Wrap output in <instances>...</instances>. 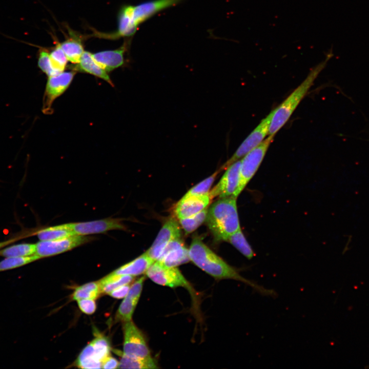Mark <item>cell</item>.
Returning <instances> with one entry per match:
<instances>
[{
    "mask_svg": "<svg viewBox=\"0 0 369 369\" xmlns=\"http://www.w3.org/2000/svg\"><path fill=\"white\" fill-rule=\"evenodd\" d=\"M190 260L196 266L217 279H233L250 286L259 294L276 297L273 290L266 289L251 280L241 276L239 271L230 265L209 248L199 237H195L188 250Z\"/></svg>",
    "mask_w": 369,
    "mask_h": 369,
    "instance_id": "cell-1",
    "label": "cell"
},
{
    "mask_svg": "<svg viewBox=\"0 0 369 369\" xmlns=\"http://www.w3.org/2000/svg\"><path fill=\"white\" fill-rule=\"evenodd\" d=\"M236 199L234 196L219 198L208 211L207 223L216 241H227L231 235L241 229Z\"/></svg>",
    "mask_w": 369,
    "mask_h": 369,
    "instance_id": "cell-2",
    "label": "cell"
},
{
    "mask_svg": "<svg viewBox=\"0 0 369 369\" xmlns=\"http://www.w3.org/2000/svg\"><path fill=\"white\" fill-rule=\"evenodd\" d=\"M332 55L331 49L330 53L327 54L326 58L313 68L304 80L275 109L270 126L269 135H275L288 121Z\"/></svg>",
    "mask_w": 369,
    "mask_h": 369,
    "instance_id": "cell-3",
    "label": "cell"
},
{
    "mask_svg": "<svg viewBox=\"0 0 369 369\" xmlns=\"http://www.w3.org/2000/svg\"><path fill=\"white\" fill-rule=\"evenodd\" d=\"M274 135H269L263 141L240 160L239 179L234 197L237 198L260 166L265 155L274 140Z\"/></svg>",
    "mask_w": 369,
    "mask_h": 369,
    "instance_id": "cell-4",
    "label": "cell"
},
{
    "mask_svg": "<svg viewBox=\"0 0 369 369\" xmlns=\"http://www.w3.org/2000/svg\"><path fill=\"white\" fill-rule=\"evenodd\" d=\"M274 111L275 109L261 120L259 125L241 144L231 157L221 166L219 169L220 171L225 170L231 165L242 158L260 144L266 135H269L270 126Z\"/></svg>",
    "mask_w": 369,
    "mask_h": 369,
    "instance_id": "cell-5",
    "label": "cell"
},
{
    "mask_svg": "<svg viewBox=\"0 0 369 369\" xmlns=\"http://www.w3.org/2000/svg\"><path fill=\"white\" fill-rule=\"evenodd\" d=\"M94 237L74 235L53 240H40L36 243L35 254L40 258L59 254L89 242Z\"/></svg>",
    "mask_w": 369,
    "mask_h": 369,
    "instance_id": "cell-6",
    "label": "cell"
},
{
    "mask_svg": "<svg viewBox=\"0 0 369 369\" xmlns=\"http://www.w3.org/2000/svg\"><path fill=\"white\" fill-rule=\"evenodd\" d=\"M123 353L134 358L151 357L150 351L141 332L132 320L124 322Z\"/></svg>",
    "mask_w": 369,
    "mask_h": 369,
    "instance_id": "cell-7",
    "label": "cell"
},
{
    "mask_svg": "<svg viewBox=\"0 0 369 369\" xmlns=\"http://www.w3.org/2000/svg\"><path fill=\"white\" fill-rule=\"evenodd\" d=\"M145 274L152 281L159 285L170 288L182 286L191 290L189 283L176 267L168 268L155 261Z\"/></svg>",
    "mask_w": 369,
    "mask_h": 369,
    "instance_id": "cell-8",
    "label": "cell"
},
{
    "mask_svg": "<svg viewBox=\"0 0 369 369\" xmlns=\"http://www.w3.org/2000/svg\"><path fill=\"white\" fill-rule=\"evenodd\" d=\"M75 74L74 71H67L49 77L43 99L42 110L44 113L50 114L52 112L53 101L67 89Z\"/></svg>",
    "mask_w": 369,
    "mask_h": 369,
    "instance_id": "cell-9",
    "label": "cell"
},
{
    "mask_svg": "<svg viewBox=\"0 0 369 369\" xmlns=\"http://www.w3.org/2000/svg\"><path fill=\"white\" fill-rule=\"evenodd\" d=\"M124 219L119 218H107L93 221L71 223L75 234L84 236L104 233L114 230H126Z\"/></svg>",
    "mask_w": 369,
    "mask_h": 369,
    "instance_id": "cell-10",
    "label": "cell"
},
{
    "mask_svg": "<svg viewBox=\"0 0 369 369\" xmlns=\"http://www.w3.org/2000/svg\"><path fill=\"white\" fill-rule=\"evenodd\" d=\"M180 236L178 223L174 218H170L164 223L151 247L146 252L154 261H157L168 243L180 238Z\"/></svg>",
    "mask_w": 369,
    "mask_h": 369,
    "instance_id": "cell-11",
    "label": "cell"
},
{
    "mask_svg": "<svg viewBox=\"0 0 369 369\" xmlns=\"http://www.w3.org/2000/svg\"><path fill=\"white\" fill-rule=\"evenodd\" d=\"M240 165V160H238L225 169L218 183L209 192L212 199L234 196L239 183Z\"/></svg>",
    "mask_w": 369,
    "mask_h": 369,
    "instance_id": "cell-12",
    "label": "cell"
},
{
    "mask_svg": "<svg viewBox=\"0 0 369 369\" xmlns=\"http://www.w3.org/2000/svg\"><path fill=\"white\" fill-rule=\"evenodd\" d=\"M190 260L188 250L179 238L168 243L157 261L165 266L173 268Z\"/></svg>",
    "mask_w": 369,
    "mask_h": 369,
    "instance_id": "cell-13",
    "label": "cell"
},
{
    "mask_svg": "<svg viewBox=\"0 0 369 369\" xmlns=\"http://www.w3.org/2000/svg\"><path fill=\"white\" fill-rule=\"evenodd\" d=\"M212 199L209 193L198 195H184L176 205V216L179 219L197 214L207 208Z\"/></svg>",
    "mask_w": 369,
    "mask_h": 369,
    "instance_id": "cell-14",
    "label": "cell"
},
{
    "mask_svg": "<svg viewBox=\"0 0 369 369\" xmlns=\"http://www.w3.org/2000/svg\"><path fill=\"white\" fill-rule=\"evenodd\" d=\"M145 277H141L130 286L129 292L120 304L116 319L124 322L130 321L142 292Z\"/></svg>",
    "mask_w": 369,
    "mask_h": 369,
    "instance_id": "cell-15",
    "label": "cell"
},
{
    "mask_svg": "<svg viewBox=\"0 0 369 369\" xmlns=\"http://www.w3.org/2000/svg\"><path fill=\"white\" fill-rule=\"evenodd\" d=\"M181 0H152L133 6V17L138 26L157 13L179 3Z\"/></svg>",
    "mask_w": 369,
    "mask_h": 369,
    "instance_id": "cell-16",
    "label": "cell"
},
{
    "mask_svg": "<svg viewBox=\"0 0 369 369\" xmlns=\"http://www.w3.org/2000/svg\"><path fill=\"white\" fill-rule=\"evenodd\" d=\"M125 45L117 49L106 50L92 54L98 64L106 71H112L124 64Z\"/></svg>",
    "mask_w": 369,
    "mask_h": 369,
    "instance_id": "cell-17",
    "label": "cell"
},
{
    "mask_svg": "<svg viewBox=\"0 0 369 369\" xmlns=\"http://www.w3.org/2000/svg\"><path fill=\"white\" fill-rule=\"evenodd\" d=\"M155 262L146 252L132 261L121 266L112 273L119 275L138 276L145 273L149 266Z\"/></svg>",
    "mask_w": 369,
    "mask_h": 369,
    "instance_id": "cell-18",
    "label": "cell"
},
{
    "mask_svg": "<svg viewBox=\"0 0 369 369\" xmlns=\"http://www.w3.org/2000/svg\"><path fill=\"white\" fill-rule=\"evenodd\" d=\"M76 69L99 77L113 86L107 72L98 64L94 59L92 54L88 51L84 52Z\"/></svg>",
    "mask_w": 369,
    "mask_h": 369,
    "instance_id": "cell-19",
    "label": "cell"
},
{
    "mask_svg": "<svg viewBox=\"0 0 369 369\" xmlns=\"http://www.w3.org/2000/svg\"><path fill=\"white\" fill-rule=\"evenodd\" d=\"M133 6L126 5L120 10L118 16V30L116 36H131L136 32L137 26L133 17Z\"/></svg>",
    "mask_w": 369,
    "mask_h": 369,
    "instance_id": "cell-20",
    "label": "cell"
},
{
    "mask_svg": "<svg viewBox=\"0 0 369 369\" xmlns=\"http://www.w3.org/2000/svg\"><path fill=\"white\" fill-rule=\"evenodd\" d=\"M70 34L71 36L60 46L68 60L73 64H78L84 52L81 39L74 34Z\"/></svg>",
    "mask_w": 369,
    "mask_h": 369,
    "instance_id": "cell-21",
    "label": "cell"
},
{
    "mask_svg": "<svg viewBox=\"0 0 369 369\" xmlns=\"http://www.w3.org/2000/svg\"><path fill=\"white\" fill-rule=\"evenodd\" d=\"M36 234L42 241L53 240L76 235L72 229L71 223L45 228L38 230Z\"/></svg>",
    "mask_w": 369,
    "mask_h": 369,
    "instance_id": "cell-22",
    "label": "cell"
},
{
    "mask_svg": "<svg viewBox=\"0 0 369 369\" xmlns=\"http://www.w3.org/2000/svg\"><path fill=\"white\" fill-rule=\"evenodd\" d=\"M121 357L119 362V368L152 369L157 368L156 361L152 357L146 358H134L128 356L119 351H114Z\"/></svg>",
    "mask_w": 369,
    "mask_h": 369,
    "instance_id": "cell-23",
    "label": "cell"
},
{
    "mask_svg": "<svg viewBox=\"0 0 369 369\" xmlns=\"http://www.w3.org/2000/svg\"><path fill=\"white\" fill-rule=\"evenodd\" d=\"M134 276L126 275L108 274L98 281L100 293L109 294L114 289L125 284H130Z\"/></svg>",
    "mask_w": 369,
    "mask_h": 369,
    "instance_id": "cell-24",
    "label": "cell"
},
{
    "mask_svg": "<svg viewBox=\"0 0 369 369\" xmlns=\"http://www.w3.org/2000/svg\"><path fill=\"white\" fill-rule=\"evenodd\" d=\"M75 364L81 368H101V362L96 358L91 342L81 352Z\"/></svg>",
    "mask_w": 369,
    "mask_h": 369,
    "instance_id": "cell-25",
    "label": "cell"
},
{
    "mask_svg": "<svg viewBox=\"0 0 369 369\" xmlns=\"http://www.w3.org/2000/svg\"><path fill=\"white\" fill-rule=\"evenodd\" d=\"M36 244L19 243L0 250V256L5 257H23L35 254Z\"/></svg>",
    "mask_w": 369,
    "mask_h": 369,
    "instance_id": "cell-26",
    "label": "cell"
},
{
    "mask_svg": "<svg viewBox=\"0 0 369 369\" xmlns=\"http://www.w3.org/2000/svg\"><path fill=\"white\" fill-rule=\"evenodd\" d=\"M227 241L248 259H252L255 256V253L246 240L241 229L231 235Z\"/></svg>",
    "mask_w": 369,
    "mask_h": 369,
    "instance_id": "cell-27",
    "label": "cell"
},
{
    "mask_svg": "<svg viewBox=\"0 0 369 369\" xmlns=\"http://www.w3.org/2000/svg\"><path fill=\"white\" fill-rule=\"evenodd\" d=\"M100 294L98 281L84 284L75 288L72 295L73 300L96 299Z\"/></svg>",
    "mask_w": 369,
    "mask_h": 369,
    "instance_id": "cell-28",
    "label": "cell"
},
{
    "mask_svg": "<svg viewBox=\"0 0 369 369\" xmlns=\"http://www.w3.org/2000/svg\"><path fill=\"white\" fill-rule=\"evenodd\" d=\"M39 259L35 254L28 256L6 257L0 261V272L18 268Z\"/></svg>",
    "mask_w": 369,
    "mask_h": 369,
    "instance_id": "cell-29",
    "label": "cell"
},
{
    "mask_svg": "<svg viewBox=\"0 0 369 369\" xmlns=\"http://www.w3.org/2000/svg\"><path fill=\"white\" fill-rule=\"evenodd\" d=\"M207 208L189 217L179 219V222L186 234H190L198 228L206 219Z\"/></svg>",
    "mask_w": 369,
    "mask_h": 369,
    "instance_id": "cell-30",
    "label": "cell"
},
{
    "mask_svg": "<svg viewBox=\"0 0 369 369\" xmlns=\"http://www.w3.org/2000/svg\"><path fill=\"white\" fill-rule=\"evenodd\" d=\"M52 68L56 74L64 72L66 67L68 59L62 50L60 44H57L50 53Z\"/></svg>",
    "mask_w": 369,
    "mask_h": 369,
    "instance_id": "cell-31",
    "label": "cell"
},
{
    "mask_svg": "<svg viewBox=\"0 0 369 369\" xmlns=\"http://www.w3.org/2000/svg\"><path fill=\"white\" fill-rule=\"evenodd\" d=\"M95 356L101 362L110 355V346L107 338L99 334L91 341Z\"/></svg>",
    "mask_w": 369,
    "mask_h": 369,
    "instance_id": "cell-32",
    "label": "cell"
},
{
    "mask_svg": "<svg viewBox=\"0 0 369 369\" xmlns=\"http://www.w3.org/2000/svg\"><path fill=\"white\" fill-rule=\"evenodd\" d=\"M219 172V170H217L211 176L193 187L187 192L184 196L198 195L208 194L217 175Z\"/></svg>",
    "mask_w": 369,
    "mask_h": 369,
    "instance_id": "cell-33",
    "label": "cell"
},
{
    "mask_svg": "<svg viewBox=\"0 0 369 369\" xmlns=\"http://www.w3.org/2000/svg\"><path fill=\"white\" fill-rule=\"evenodd\" d=\"M38 66L40 70L46 74L48 77L57 75L52 66L50 53L46 49L41 48L39 50Z\"/></svg>",
    "mask_w": 369,
    "mask_h": 369,
    "instance_id": "cell-34",
    "label": "cell"
},
{
    "mask_svg": "<svg viewBox=\"0 0 369 369\" xmlns=\"http://www.w3.org/2000/svg\"><path fill=\"white\" fill-rule=\"evenodd\" d=\"M77 301L79 308L83 313L91 315L95 312L96 305L94 299H82Z\"/></svg>",
    "mask_w": 369,
    "mask_h": 369,
    "instance_id": "cell-35",
    "label": "cell"
},
{
    "mask_svg": "<svg viewBox=\"0 0 369 369\" xmlns=\"http://www.w3.org/2000/svg\"><path fill=\"white\" fill-rule=\"evenodd\" d=\"M130 286L129 284L121 285L109 293L108 294L116 299H121L125 298L127 295Z\"/></svg>",
    "mask_w": 369,
    "mask_h": 369,
    "instance_id": "cell-36",
    "label": "cell"
},
{
    "mask_svg": "<svg viewBox=\"0 0 369 369\" xmlns=\"http://www.w3.org/2000/svg\"><path fill=\"white\" fill-rule=\"evenodd\" d=\"M119 362L115 358L108 356L101 362V368H117Z\"/></svg>",
    "mask_w": 369,
    "mask_h": 369,
    "instance_id": "cell-37",
    "label": "cell"
},
{
    "mask_svg": "<svg viewBox=\"0 0 369 369\" xmlns=\"http://www.w3.org/2000/svg\"><path fill=\"white\" fill-rule=\"evenodd\" d=\"M25 237V236H20L18 237L12 238L10 239H8L7 240H5V241H2V242H0V249L3 248H4L5 247H6L8 245H9L12 243H14V242H15L16 241H18L19 239H20L23 238H24Z\"/></svg>",
    "mask_w": 369,
    "mask_h": 369,
    "instance_id": "cell-38",
    "label": "cell"
}]
</instances>
